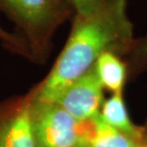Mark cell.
<instances>
[{
	"label": "cell",
	"instance_id": "obj_4",
	"mask_svg": "<svg viewBox=\"0 0 147 147\" xmlns=\"http://www.w3.org/2000/svg\"><path fill=\"white\" fill-rule=\"evenodd\" d=\"M103 90L93 67L66 87L53 103L63 108L78 121H85L100 113Z\"/></svg>",
	"mask_w": 147,
	"mask_h": 147
},
{
	"label": "cell",
	"instance_id": "obj_5",
	"mask_svg": "<svg viewBox=\"0 0 147 147\" xmlns=\"http://www.w3.org/2000/svg\"><path fill=\"white\" fill-rule=\"evenodd\" d=\"M33 91L0 105V147H36L31 120Z\"/></svg>",
	"mask_w": 147,
	"mask_h": 147
},
{
	"label": "cell",
	"instance_id": "obj_2",
	"mask_svg": "<svg viewBox=\"0 0 147 147\" xmlns=\"http://www.w3.org/2000/svg\"><path fill=\"white\" fill-rule=\"evenodd\" d=\"M67 0H0V11L14 23L27 57L46 58L52 38L69 13Z\"/></svg>",
	"mask_w": 147,
	"mask_h": 147
},
{
	"label": "cell",
	"instance_id": "obj_3",
	"mask_svg": "<svg viewBox=\"0 0 147 147\" xmlns=\"http://www.w3.org/2000/svg\"><path fill=\"white\" fill-rule=\"evenodd\" d=\"M32 91L31 120L36 147L86 144L90 119L78 121L57 104L38 100Z\"/></svg>",
	"mask_w": 147,
	"mask_h": 147
},
{
	"label": "cell",
	"instance_id": "obj_6",
	"mask_svg": "<svg viewBox=\"0 0 147 147\" xmlns=\"http://www.w3.org/2000/svg\"><path fill=\"white\" fill-rule=\"evenodd\" d=\"M86 144L91 147H147V144L121 133L102 119L100 114L90 119Z\"/></svg>",
	"mask_w": 147,
	"mask_h": 147
},
{
	"label": "cell",
	"instance_id": "obj_9",
	"mask_svg": "<svg viewBox=\"0 0 147 147\" xmlns=\"http://www.w3.org/2000/svg\"><path fill=\"white\" fill-rule=\"evenodd\" d=\"M0 40L9 50L27 57V51L21 39L16 36V34H11L6 31L1 25H0Z\"/></svg>",
	"mask_w": 147,
	"mask_h": 147
},
{
	"label": "cell",
	"instance_id": "obj_7",
	"mask_svg": "<svg viewBox=\"0 0 147 147\" xmlns=\"http://www.w3.org/2000/svg\"><path fill=\"white\" fill-rule=\"evenodd\" d=\"M99 114L102 119L113 128L133 139L142 140L143 131L135 125L129 117L122 93L113 94L103 101Z\"/></svg>",
	"mask_w": 147,
	"mask_h": 147
},
{
	"label": "cell",
	"instance_id": "obj_8",
	"mask_svg": "<svg viewBox=\"0 0 147 147\" xmlns=\"http://www.w3.org/2000/svg\"><path fill=\"white\" fill-rule=\"evenodd\" d=\"M94 69L104 89L113 94L122 93L126 80V66L116 53H103L96 61Z\"/></svg>",
	"mask_w": 147,
	"mask_h": 147
},
{
	"label": "cell",
	"instance_id": "obj_12",
	"mask_svg": "<svg viewBox=\"0 0 147 147\" xmlns=\"http://www.w3.org/2000/svg\"><path fill=\"white\" fill-rule=\"evenodd\" d=\"M76 147H91V146L87 145V144H80V145H78V146H76Z\"/></svg>",
	"mask_w": 147,
	"mask_h": 147
},
{
	"label": "cell",
	"instance_id": "obj_10",
	"mask_svg": "<svg viewBox=\"0 0 147 147\" xmlns=\"http://www.w3.org/2000/svg\"><path fill=\"white\" fill-rule=\"evenodd\" d=\"M76 14H89L99 10L108 0H67Z\"/></svg>",
	"mask_w": 147,
	"mask_h": 147
},
{
	"label": "cell",
	"instance_id": "obj_11",
	"mask_svg": "<svg viewBox=\"0 0 147 147\" xmlns=\"http://www.w3.org/2000/svg\"><path fill=\"white\" fill-rule=\"evenodd\" d=\"M137 54L142 57H147V36L140 42V46L138 47Z\"/></svg>",
	"mask_w": 147,
	"mask_h": 147
},
{
	"label": "cell",
	"instance_id": "obj_1",
	"mask_svg": "<svg viewBox=\"0 0 147 147\" xmlns=\"http://www.w3.org/2000/svg\"><path fill=\"white\" fill-rule=\"evenodd\" d=\"M132 40L126 0H108L93 13H76L68 40L51 72L33 89L36 98L54 102L66 87L92 69L103 53L122 51Z\"/></svg>",
	"mask_w": 147,
	"mask_h": 147
}]
</instances>
